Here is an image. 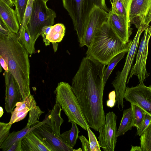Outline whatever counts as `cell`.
I'll return each mask as SVG.
<instances>
[{"label":"cell","instance_id":"1","mask_svg":"<svg viewBox=\"0 0 151 151\" xmlns=\"http://www.w3.org/2000/svg\"><path fill=\"white\" fill-rule=\"evenodd\" d=\"M105 66L91 58H83L71 86L89 127L96 131L106 121L103 100Z\"/></svg>","mask_w":151,"mask_h":151},{"label":"cell","instance_id":"2","mask_svg":"<svg viewBox=\"0 0 151 151\" xmlns=\"http://www.w3.org/2000/svg\"><path fill=\"white\" fill-rule=\"evenodd\" d=\"M132 41L123 42L115 33L107 20L95 33L86 53V57L105 65L117 54L128 52Z\"/></svg>","mask_w":151,"mask_h":151},{"label":"cell","instance_id":"3","mask_svg":"<svg viewBox=\"0 0 151 151\" xmlns=\"http://www.w3.org/2000/svg\"><path fill=\"white\" fill-rule=\"evenodd\" d=\"M5 40L9 70L17 83L22 101H24L32 95L30 89L29 53L19 42L17 34L10 32Z\"/></svg>","mask_w":151,"mask_h":151},{"label":"cell","instance_id":"4","mask_svg":"<svg viewBox=\"0 0 151 151\" xmlns=\"http://www.w3.org/2000/svg\"><path fill=\"white\" fill-rule=\"evenodd\" d=\"M64 8L71 18L80 43L84 35L89 15L95 6L107 12L105 0H62Z\"/></svg>","mask_w":151,"mask_h":151},{"label":"cell","instance_id":"5","mask_svg":"<svg viewBox=\"0 0 151 151\" xmlns=\"http://www.w3.org/2000/svg\"><path fill=\"white\" fill-rule=\"evenodd\" d=\"M54 93L56 102L60 104L68 117V122H75L87 130L89 126L71 86L67 83L61 82L58 83Z\"/></svg>","mask_w":151,"mask_h":151},{"label":"cell","instance_id":"6","mask_svg":"<svg viewBox=\"0 0 151 151\" xmlns=\"http://www.w3.org/2000/svg\"><path fill=\"white\" fill-rule=\"evenodd\" d=\"M149 25H142L138 29L127 52L123 68L122 71L117 73L116 77L112 82V84L116 93L117 106L120 110L121 108L122 110L124 106V99L126 87V83L137 52L140 36L142 32Z\"/></svg>","mask_w":151,"mask_h":151},{"label":"cell","instance_id":"7","mask_svg":"<svg viewBox=\"0 0 151 151\" xmlns=\"http://www.w3.org/2000/svg\"><path fill=\"white\" fill-rule=\"evenodd\" d=\"M44 0H34L31 16L27 25L33 47L41 34L42 28L52 26L56 17L55 11L48 8Z\"/></svg>","mask_w":151,"mask_h":151},{"label":"cell","instance_id":"8","mask_svg":"<svg viewBox=\"0 0 151 151\" xmlns=\"http://www.w3.org/2000/svg\"><path fill=\"white\" fill-rule=\"evenodd\" d=\"M151 37V25H149L144 30V35L141 40L137 52L136 61L131 69L127 83L134 75L137 77L139 83H143L149 76V74L146 69V63L149 43Z\"/></svg>","mask_w":151,"mask_h":151},{"label":"cell","instance_id":"9","mask_svg":"<svg viewBox=\"0 0 151 151\" xmlns=\"http://www.w3.org/2000/svg\"><path fill=\"white\" fill-rule=\"evenodd\" d=\"M117 116L112 111L106 115L104 124L99 129V143L104 151H114L117 142Z\"/></svg>","mask_w":151,"mask_h":151},{"label":"cell","instance_id":"10","mask_svg":"<svg viewBox=\"0 0 151 151\" xmlns=\"http://www.w3.org/2000/svg\"><path fill=\"white\" fill-rule=\"evenodd\" d=\"M124 98L151 116V85L147 86L143 83H139L135 87H126Z\"/></svg>","mask_w":151,"mask_h":151},{"label":"cell","instance_id":"11","mask_svg":"<svg viewBox=\"0 0 151 151\" xmlns=\"http://www.w3.org/2000/svg\"><path fill=\"white\" fill-rule=\"evenodd\" d=\"M109 13L98 7H95L92 10L88 19L83 36L80 43V46L90 45L93 36L98 29L106 22Z\"/></svg>","mask_w":151,"mask_h":151},{"label":"cell","instance_id":"12","mask_svg":"<svg viewBox=\"0 0 151 151\" xmlns=\"http://www.w3.org/2000/svg\"><path fill=\"white\" fill-rule=\"evenodd\" d=\"M33 131L50 149L51 151H73L60 136L54 132L49 126L43 124Z\"/></svg>","mask_w":151,"mask_h":151},{"label":"cell","instance_id":"13","mask_svg":"<svg viewBox=\"0 0 151 151\" xmlns=\"http://www.w3.org/2000/svg\"><path fill=\"white\" fill-rule=\"evenodd\" d=\"M151 6V0H131L128 12L130 24H134L137 29L142 25H146L147 17Z\"/></svg>","mask_w":151,"mask_h":151},{"label":"cell","instance_id":"14","mask_svg":"<svg viewBox=\"0 0 151 151\" xmlns=\"http://www.w3.org/2000/svg\"><path fill=\"white\" fill-rule=\"evenodd\" d=\"M5 84V108L7 113H11L18 102L22 101L19 88L15 79L10 71L4 73Z\"/></svg>","mask_w":151,"mask_h":151},{"label":"cell","instance_id":"15","mask_svg":"<svg viewBox=\"0 0 151 151\" xmlns=\"http://www.w3.org/2000/svg\"><path fill=\"white\" fill-rule=\"evenodd\" d=\"M109 13L108 21L113 30L124 43H127L132 33V29L128 18L115 13L111 10Z\"/></svg>","mask_w":151,"mask_h":151},{"label":"cell","instance_id":"16","mask_svg":"<svg viewBox=\"0 0 151 151\" xmlns=\"http://www.w3.org/2000/svg\"><path fill=\"white\" fill-rule=\"evenodd\" d=\"M0 17L2 19L11 32L17 34L20 24L15 11L1 0Z\"/></svg>","mask_w":151,"mask_h":151},{"label":"cell","instance_id":"17","mask_svg":"<svg viewBox=\"0 0 151 151\" xmlns=\"http://www.w3.org/2000/svg\"><path fill=\"white\" fill-rule=\"evenodd\" d=\"M21 141L22 151H51L33 131L25 136Z\"/></svg>","mask_w":151,"mask_h":151},{"label":"cell","instance_id":"18","mask_svg":"<svg viewBox=\"0 0 151 151\" xmlns=\"http://www.w3.org/2000/svg\"><path fill=\"white\" fill-rule=\"evenodd\" d=\"M44 123H46V121L45 119L42 121L33 124L30 127L26 125L20 131L17 132L14 131L10 133L8 137L0 146V149H2L3 151H7L9 147L14 143L22 139L28 133Z\"/></svg>","mask_w":151,"mask_h":151},{"label":"cell","instance_id":"19","mask_svg":"<svg viewBox=\"0 0 151 151\" xmlns=\"http://www.w3.org/2000/svg\"><path fill=\"white\" fill-rule=\"evenodd\" d=\"M62 110L60 104L56 102L52 109L50 110L46 115L45 119L46 124L56 133L60 135V128L64 120L61 116Z\"/></svg>","mask_w":151,"mask_h":151},{"label":"cell","instance_id":"20","mask_svg":"<svg viewBox=\"0 0 151 151\" xmlns=\"http://www.w3.org/2000/svg\"><path fill=\"white\" fill-rule=\"evenodd\" d=\"M27 107L30 109L29 116L27 126L28 127L40 122L39 118L42 114L45 112L42 111L37 103L34 96L31 95L27 96L25 99Z\"/></svg>","mask_w":151,"mask_h":151},{"label":"cell","instance_id":"21","mask_svg":"<svg viewBox=\"0 0 151 151\" xmlns=\"http://www.w3.org/2000/svg\"><path fill=\"white\" fill-rule=\"evenodd\" d=\"M134 126V117L132 107L124 110L120 123L117 131L116 137L124 135Z\"/></svg>","mask_w":151,"mask_h":151},{"label":"cell","instance_id":"22","mask_svg":"<svg viewBox=\"0 0 151 151\" xmlns=\"http://www.w3.org/2000/svg\"><path fill=\"white\" fill-rule=\"evenodd\" d=\"M65 27L63 24L58 23L51 26L47 37V40L52 43L60 42L65 35Z\"/></svg>","mask_w":151,"mask_h":151},{"label":"cell","instance_id":"23","mask_svg":"<svg viewBox=\"0 0 151 151\" xmlns=\"http://www.w3.org/2000/svg\"><path fill=\"white\" fill-rule=\"evenodd\" d=\"M71 123L72 126L71 129L60 134V135L67 145L73 148L76 143L80 131L77 126V124L74 122Z\"/></svg>","mask_w":151,"mask_h":151},{"label":"cell","instance_id":"24","mask_svg":"<svg viewBox=\"0 0 151 151\" xmlns=\"http://www.w3.org/2000/svg\"><path fill=\"white\" fill-rule=\"evenodd\" d=\"M17 34L19 42L26 49L29 54L32 55L35 52V48L32 45L29 29L27 27L19 31Z\"/></svg>","mask_w":151,"mask_h":151},{"label":"cell","instance_id":"25","mask_svg":"<svg viewBox=\"0 0 151 151\" xmlns=\"http://www.w3.org/2000/svg\"><path fill=\"white\" fill-rule=\"evenodd\" d=\"M111 10L117 14L128 18V0H112Z\"/></svg>","mask_w":151,"mask_h":151},{"label":"cell","instance_id":"26","mask_svg":"<svg viewBox=\"0 0 151 151\" xmlns=\"http://www.w3.org/2000/svg\"><path fill=\"white\" fill-rule=\"evenodd\" d=\"M140 136V145L142 151H151V122Z\"/></svg>","mask_w":151,"mask_h":151},{"label":"cell","instance_id":"27","mask_svg":"<svg viewBox=\"0 0 151 151\" xmlns=\"http://www.w3.org/2000/svg\"><path fill=\"white\" fill-rule=\"evenodd\" d=\"M126 52H121L114 57L110 61L104 72V83L105 86L106 82L113 69L119 62L124 57Z\"/></svg>","mask_w":151,"mask_h":151},{"label":"cell","instance_id":"28","mask_svg":"<svg viewBox=\"0 0 151 151\" xmlns=\"http://www.w3.org/2000/svg\"><path fill=\"white\" fill-rule=\"evenodd\" d=\"M5 37H0V63L1 67L5 71H9L8 58L7 53Z\"/></svg>","mask_w":151,"mask_h":151},{"label":"cell","instance_id":"29","mask_svg":"<svg viewBox=\"0 0 151 151\" xmlns=\"http://www.w3.org/2000/svg\"><path fill=\"white\" fill-rule=\"evenodd\" d=\"M132 107L134 114V126L138 128L143 122L146 113L139 106L131 104Z\"/></svg>","mask_w":151,"mask_h":151},{"label":"cell","instance_id":"30","mask_svg":"<svg viewBox=\"0 0 151 151\" xmlns=\"http://www.w3.org/2000/svg\"><path fill=\"white\" fill-rule=\"evenodd\" d=\"M28 0H16L14 5L15 12L20 24H21L24 16Z\"/></svg>","mask_w":151,"mask_h":151},{"label":"cell","instance_id":"31","mask_svg":"<svg viewBox=\"0 0 151 151\" xmlns=\"http://www.w3.org/2000/svg\"><path fill=\"white\" fill-rule=\"evenodd\" d=\"M29 110V108L26 107L20 111L14 110L11 113V116L9 123L12 124L23 119L26 116Z\"/></svg>","mask_w":151,"mask_h":151},{"label":"cell","instance_id":"32","mask_svg":"<svg viewBox=\"0 0 151 151\" xmlns=\"http://www.w3.org/2000/svg\"><path fill=\"white\" fill-rule=\"evenodd\" d=\"M34 0H28L23 21L20 25L19 31L27 27L32 12Z\"/></svg>","mask_w":151,"mask_h":151},{"label":"cell","instance_id":"33","mask_svg":"<svg viewBox=\"0 0 151 151\" xmlns=\"http://www.w3.org/2000/svg\"><path fill=\"white\" fill-rule=\"evenodd\" d=\"M12 124L9 123L0 122V146L9 135Z\"/></svg>","mask_w":151,"mask_h":151},{"label":"cell","instance_id":"34","mask_svg":"<svg viewBox=\"0 0 151 151\" xmlns=\"http://www.w3.org/2000/svg\"><path fill=\"white\" fill-rule=\"evenodd\" d=\"M87 130L90 143L91 151H101L98 141L94 133L89 127H87Z\"/></svg>","mask_w":151,"mask_h":151},{"label":"cell","instance_id":"35","mask_svg":"<svg viewBox=\"0 0 151 151\" xmlns=\"http://www.w3.org/2000/svg\"><path fill=\"white\" fill-rule=\"evenodd\" d=\"M151 122V116L147 114L140 127L137 129V135L140 136Z\"/></svg>","mask_w":151,"mask_h":151},{"label":"cell","instance_id":"36","mask_svg":"<svg viewBox=\"0 0 151 151\" xmlns=\"http://www.w3.org/2000/svg\"><path fill=\"white\" fill-rule=\"evenodd\" d=\"M116 93L115 90L110 92L108 95L109 99L106 101V105L108 107L113 108L116 102Z\"/></svg>","mask_w":151,"mask_h":151},{"label":"cell","instance_id":"37","mask_svg":"<svg viewBox=\"0 0 151 151\" xmlns=\"http://www.w3.org/2000/svg\"><path fill=\"white\" fill-rule=\"evenodd\" d=\"M11 32L2 19L0 17V37H6Z\"/></svg>","mask_w":151,"mask_h":151},{"label":"cell","instance_id":"38","mask_svg":"<svg viewBox=\"0 0 151 151\" xmlns=\"http://www.w3.org/2000/svg\"><path fill=\"white\" fill-rule=\"evenodd\" d=\"M78 138L80 140L82 145V149L83 151H91L90 143L88 141L83 135L78 136Z\"/></svg>","mask_w":151,"mask_h":151},{"label":"cell","instance_id":"39","mask_svg":"<svg viewBox=\"0 0 151 151\" xmlns=\"http://www.w3.org/2000/svg\"><path fill=\"white\" fill-rule=\"evenodd\" d=\"M51 27V26H46L43 27L41 30V35L43 38V42L46 46L50 45V42L47 40L46 38Z\"/></svg>","mask_w":151,"mask_h":151},{"label":"cell","instance_id":"40","mask_svg":"<svg viewBox=\"0 0 151 151\" xmlns=\"http://www.w3.org/2000/svg\"><path fill=\"white\" fill-rule=\"evenodd\" d=\"M22 139L14 143L11 145L7 151H22Z\"/></svg>","mask_w":151,"mask_h":151},{"label":"cell","instance_id":"41","mask_svg":"<svg viewBox=\"0 0 151 151\" xmlns=\"http://www.w3.org/2000/svg\"><path fill=\"white\" fill-rule=\"evenodd\" d=\"M151 22V6L148 12L146 20V24L149 25V24Z\"/></svg>","mask_w":151,"mask_h":151},{"label":"cell","instance_id":"42","mask_svg":"<svg viewBox=\"0 0 151 151\" xmlns=\"http://www.w3.org/2000/svg\"><path fill=\"white\" fill-rule=\"evenodd\" d=\"M5 4L12 8L14 5L12 0H1Z\"/></svg>","mask_w":151,"mask_h":151},{"label":"cell","instance_id":"43","mask_svg":"<svg viewBox=\"0 0 151 151\" xmlns=\"http://www.w3.org/2000/svg\"><path fill=\"white\" fill-rule=\"evenodd\" d=\"M142 151L140 146H134L132 145V147L130 151Z\"/></svg>","mask_w":151,"mask_h":151},{"label":"cell","instance_id":"44","mask_svg":"<svg viewBox=\"0 0 151 151\" xmlns=\"http://www.w3.org/2000/svg\"><path fill=\"white\" fill-rule=\"evenodd\" d=\"M54 52L56 51L57 50L58 44L57 43H52Z\"/></svg>","mask_w":151,"mask_h":151},{"label":"cell","instance_id":"45","mask_svg":"<svg viewBox=\"0 0 151 151\" xmlns=\"http://www.w3.org/2000/svg\"><path fill=\"white\" fill-rule=\"evenodd\" d=\"M4 113V110L3 108L0 106V118H1Z\"/></svg>","mask_w":151,"mask_h":151},{"label":"cell","instance_id":"46","mask_svg":"<svg viewBox=\"0 0 151 151\" xmlns=\"http://www.w3.org/2000/svg\"><path fill=\"white\" fill-rule=\"evenodd\" d=\"M16 0H12V2H13V3L14 4L16 1Z\"/></svg>","mask_w":151,"mask_h":151},{"label":"cell","instance_id":"47","mask_svg":"<svg viewBox=\"0 0 151 151\" xmlns=\"http://www.w3.org/2000/svg\"><path fill=\"white\" fill-rule=\"evenodd\" d=\"M131 1V0H128V2H129V3H130Z\"/></svg>","mask_w":151,"mask_h":151},{"label":"cell","instance_id":"48","mask_svg":"<svg viewBox=\"0 0 151 151\" xmlns=\"http://www.w3.org/2000/svg\"><path fill=\"white\" fill-rule=\"evenodd\" d=\"M45 1L47 2L49 0H44Z\"/></svg>","mask_w":151,"mask_h":151},{"label":"cell","instance_id":"49","mask_svg":"<svg viewBox=\"0 0 151 151\" xmlns=\"http://www.w3.org/2000/svg\"><path fill=\"white\" fill-rule=\"evenodd\" d=\"M110 0L111 2V3L112 2V0Z\"/></svg>","mask_w":151,"mask_h":151}]
</instances>
